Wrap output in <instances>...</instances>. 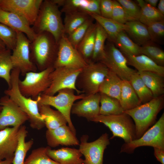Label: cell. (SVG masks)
<instances>
[{"instance_id":"1","label":"cell","mask_w":164,"mask_h":164,"mask_svg":"<svg viewBox=\"0 0 164 164\" xmlns=\"http://www.w3.org/2000/svg\"><path fill=\"white\" fill-rule=\"evenodd\" d=\"M20 74L19 69L13 68L11 73L10 86L4 93L27 115L30 127L40 130L44 127L45 124L39 111L38 99L26 97L21 93L18 84Z\"/></svg>"},{"instance_id":"2","label":"cell","mask_w":164,"mask_h":164,"mask_svg":"<svg viewBox=\"0 0 164 164\" xmlns=\"http://www.w3.org/2000/svg\"><path fill=\"white\" fill-rule=\"evenodd\" d=\"M31 61L39 71L53 67L58 50V43L50 33L43 32L36 34L30 44Z\"/></svg>"},{"instance_id":"3","label":"cell","mask_w":164,"mask_h":164,"mask_svg":"<svg viewBox=\"0 0 164 164\" xmlns=\"http://www.w3.org/2000/svg\"><path fill=\"white\" fill-rule=\"evenodd\" d=\"M61 12L52 0L43 1L32 27L37 34L46 32L51 33L57 43L65 34Z\"/></svg>"},{"instance_id":"4","label":"cell","mask_w":164,"mask_h":164,"mask_svg":"<svg viewBox=\"0 0 164 164\" xmlns=\"http://www.w3.org/2000/svg\"><path fill=\"white\" fill-rule=\"evenodd\" d=\"M164 105V97L162 95L154 97L147 103L124 111L134 121L136 139L140 138L154 124Z\"/></svg>"},{"instance_id":"5","label":"cell","mask_w":164,"mask_h":164,"mask_svg":"<svg viewBox=\"0 0 164 164\" xmlns=\"http://www.w3.org/2000/svg\"><path fill=\"white\" fill-rule=\"evenodd\" d=\"M109 71L103 63L91 61L82 68L77 79L76 87L86 95L98 93Z\"/></svg>"},{"instance_id":"6","label":"cell","mask_w":164,"mask_h":164,"mask_svg":"<svg viewBox=\"0 0 164 164\" xmlns=\"http://www.w3.org/2000/svg\"><path fill=\"white\" fill-rule=\"evenodd\" d=\"M73 90L64 89L58 92L56 96H50L42 93L37 98L38 105H47L53 106L61 112L64 116L68 126L75 135L76 130L71 120L70 114L74 102L85 97L84 94L75 95Z\"/></svg>"},{"instance_id":"7","label":"cell","mask_w":164,"mask_h":164,"mask_svg":"<svg viewBox=\"0 0 164 164\" xmlns=\"http://www.w3.org/2000/svg\"><path fill=\"white\" fill-rule=\"evenodd\" d=\"M91 121L102 123L108 127L113 134L111 139L119 137L125 143H128L136 139L135 124L130 116L125 112L116 115L99 114Z\"/></svg>"},{"instance_id":"8","label":"cell","mask_w":164,"mask_h":164,"mask_svg":"<svg viewBox=\"0 0 164 164\" xmlns=\"http://www.w3.org/2000/svg\"><path fill=\"white\" fill-rule=\"evenodd\" d=\"M151 146L164 149V113L153 126L139 138L129 143H124L120 152L131 154L138 147Z\"/></svg>"},{"instance_id":"9","label":"cell","mask_w":164,"mask_h":164,"mask_svg":"<svg viewBox=\"0 0 164 164\" xmlns=\"http://www.w3.org/2000/svg\"><path fill=\"white\" fill-rule=\"evenodd\" d=\"M54 69L53 67H51L39 72L27 73L24 80L19 79V81L21 93L26 97L36 100L50 86V75Z\"/></svg>"},{"instance_id":"10","label":"cell","mask_w":164,"mask_h":164,"mask_svg":"<svg viewBox=\"0 0 164 164\" xmlns=\"http://www.w3.org/2000/svg\"><path fill=\"white\" fill-rule=\"evenodd\" d=\"M82 69L67 67L54 68L50 75V86L42 93L53 96L60 90L67 88L73 90L77 94L83 93L76 85L77 79Z\"/></svg>"},{"instance_id":"11","label":"cell","mask_w":164,"mask_h":164,"mask_svg":"<svg viewBox=\"0 0 164 164\" xmlns=\"http://www.w3.org/2000/svg\"><path fill=\"white\" fill-rule=\"evenodd\" d=\"M100 62L122 80L129 81L132 75L137 71L128 66L125 56L114 43L109 41L105 46L104 54Z\"/></svg>"},{"instance_id":"12","label":"cell","mask_w":164,"mask_h":164,"mask_svg":"<svg viewBox=\"0 0 164 164\" xmlns=\"http://www.w3.org/2000/svg\"><path fill=\"white\" fill-rule=\"evenodd\" d=\"M17 33L16 45L12 50L11 56L13 68L19 69L22 76L29 72H36L37 69L30 59L31 41L24 33L19 32Z\"/></svg>"},{"instance_id":"13","label":"cell","mask_w":164,"mask_h":164,"mask_svg":"<svg viewBox=\"0 0 164 164\" xmlns=\"http://www.w3.org/2000/svg\"><path fill=\"white\" fill-rule=\"evenodd\" d=\"M58 50L54 68L67 67L82 69L87 64L77 49L69 41L65 34L61 37L58 43Z\"/></svg>"},{"instance_id":"14","label":"cell","mask_w":164,"mask_h":164,"mask_svg":"<svg viewBox=\"0 0 164 164\" xmlns=\"http://www.w3.org/2000/svg\"><path fill=\"white\" fill-rule=\"evenodd\" d=\"M88 135L80 138L79 150L85 157L84 164H103V155L105 149L110 144L107 133L103 134L97 139L88 142Z\"/></svg>"},{"instance_id":"15","label":"cell","mask_w":164,"mask_h":164,"mask_svg":"<svg viewBox=\"0 0 164 164\" xmlns=\"http://www.w3.org/2000/svg\"><path fill=\"white\" fill-rule=\"evenodd\" d=\"M2 107L0 113V130L9 126L20 127L29 120L27 115L7 96L0 99Z\"/></svg>"},{"instance_id":"16","label":"cell","mask_w":164,"mask_h":164,"mask_svg":"<svg viewBox=\"0 0 164 164\" xmlns=\"http://www.w3.org/2000/svg\"><path fill=\"white\" fill-rule=\"evenodd\" d=\"M42 0H1L0 8L16 13L33 25L37 17Z\"/></svg>"},{"instance_id":"17","label":"cell","mask_w":164,"mask_h":164,"mask_svg":"<svg viewBox=\"0 0 164 164\" xmlns=\"http://www.w3.org/2000/svg\"><path fill=\"white\" fill-rule=\"evenodd\" d=\"M100 92L87 95L80 101L74 103L71 113L78 116L91 120L100 114Z\"/></svg>"},{"instance_id":"18","label":"cell","mask_w":164,"mask_h":164,"mask_svg":"<svg viewBox=\"0 0 164 164\" xmlns=\"http://www.w3.org/2000/svg\"><path fill=\"white\" fill-rule=\"evenodd\" d=\"M46 137L47 144L50 147H55L60 145L76 146L80 144L76 135L67 125L54 129H47Z\"/></svg>"},{"instance_id":"19","label":"cell","mask_w":164,"mask_h":164,"mask_svg":"<svg viewBox=\"0 0 164 164\" xmlns=\"http://www.w3.org/2000/svg\"><path fill=\"white\" fill-rule=\"evenodd\" d=\"M0 23L5 25L16 32L24 33L31 42L36 36V34L25 18L14 12L5 11L0 8Z\"/></svg>"},{"instance_id":"20","label":"cell","mask_w":164,"mask_h":164,"mask_svg":"<svg viewBox=\"0 0 164 164\" xmlns=\"http://www.w3.org/2000/svg\"><path fill=\"white\" fill-rule=\"evenodd\" d=\"M101 0H53L59 7H62L61 12L65 13L80 11L88 14L101 15Z\"/></svg>"},{"instance_id":"21","label":"cell","mask_w":164,"mask_h":164,"mask_svg":"<svg viewBox=\"0 0 164 164\" xmlns=\"http://www.w3.org/2000/svg\"><path fill=\"white\" fill-rule=\"evenodd\" d=\"M20 127H8L0 130V161L14 157Z\"/></svg>"},{"instance_id":"22","label":"cell","mask_w":164,"mask_h":164,"mask_svg":"<svg viewBox=\"0 0 164 164\" xmlns=\"http://www.w3.org/2000/svg\"><path fill=\"white\" fill-rule=\"evenodd\" d=\"M48 156L59 164H84L82 155L79 149L63 147L57 150L47 146Z\"/></svg>"},{"instance_id":"23","label":"cell","mask_w":164,"mask_h":164,"mask_svg":"<svg viewBox=\"0 0 164 164\" xmlns=\"http://www.w3.org/2000/svg\"><path fill=\"white\" fill-rule=\"evenodd\" d=\"M121 52L126 58L128 65L134 67L138 72H152L164 77V67L158 65L147 56L143 54L135 56Z\"/></svg>"},{"instance_id":"24","label":"cell","mask_w":164,"mask_h":164,"mask_svg":"<svg viewBox=\"0 0 164 164\" xmlns=\"http://www.w3.org/2000/svg\"><path fill=\"white\" fill-rule=\"evenodd\" d=\"M38 105L39 113L47 129H54L67 123L64 116L59 111L53 109L48 105Z\"/></svg>"},{"instance_id":"25","label":"cell","mask_w":164,"mask_h":164,"mask_svg":"<svg viewBox=\"0 0 164 164\" xmlns=\"http://www.w3.org/2000/svg\"><path fill=\"white\" fill-rule=\"evenodd\" d=\"M88 14L102 27L108 35L109 41L113 43L119 32L127 29L128 27L126 25L119 23L111 19L95 14Z\"/></svg>"},{"instance_id":"26","label":"cell","mask_w":164,"mask_h":164,"mask_svg":"<svg viewBox=\"0 0 164 164\" xmlns=\"http://www.w3.org/2000/svg\"><path fill=\"white\" fill-rule=\"evenodd\" d=\"M138 72L145 85L152 92L154 97L164 95V76L152 72Z\"/></svg>"},{"instance_id":"27","label":"cell","mask_w":164,"mask_h":164,"mask_svg":"<svg viewBox=\"0 0 164 164\" xmlns=\"http://www.w3.org/2000/svg\"><path fill=\"white\" fill-rule=\"evenodd\" d=\"M97 23H93L89 28L77 48L83 58L87 63L91 61L95 38Z\"/></svg>"},{"instance_id":"28","label":"cell","mask_w":164,"mask_h":164,"mask_svg":"<svg viewBox=\"0 0 164 164\" xmlns=\"http://www.w3.org/2000/svg\"><path fill=\"white\" fill-rule=\"evenodd\" d=\"M124 111L133 109L142 104L129 81L122 80L119 100Z\"/></svg>"},{"instance_id":"29","label":"cell","mask_w":164,"mask_h":164,"mask_svg":"<svg viewBox=\"0 0 164 164\" xmlns=\"http://www.w3.org/2000/svg\"><path fill=\"white\" fill-rule=\"evenodd\" d=\"M27 133L26 126L22 125L20 127L18 133V144L15 152L12 164H24L26 154L34 143L32 139L26 141Z\"/></svg>"},{"instance_id":"30","label":"cell","mask_w":164,"mask_h":164,"mask_svg":"<svg viewBox=\"0 0 164 164\" xmlns=\"http://www.w3.org/2000/svg\"><path fill=\"white\" fill-rule=\"evenodd\" d=\"M122 80L116 74L109 70L100 87L99 92L119 100Z\"/></svg>"},{"instance_id":"31","label":"cell","mask_w":164,"mask_h":164,"mask_svg":"<svg viewBox=\"0 0 164 164\" xmlns=\"http://www.w3.org/2000/svg\"><path fill=\"white\" fill-rule=\"evenodd\" d=\"M125 24L128 27L125 32L139 46L151 41L147 26L139 21H129Z\"/></svg>"},{"instance_id":"32","label":"cell","mask_w":164,"mask_h":164,"mask_svg":"<svg viewBox=\"0 0 164 164\" xmlns=\"http://www.w3.org/2000/svg\"><path fill=\"white\" fill-rule=\"evenodd\" d=\"M100 93V114L105 116L112 115L120 114L124 113V111L118 100L105 94Z\"/></svg>"},{"instance_id":"33","label":"cell","mask_w":164,"mask_h":164,"mask_svg":"<svg viewBox=\"0 0 164 164\" xmlns=\"http://www.w3.org/2000/svg\"><path fill=\"white\" fill-rule=\"evenodd\" d=\"M65 14L63 22L64 32L67 36L91 17L87 13L80 11Z\"/></svg>"},{"instance_id":"34","label":"cell","mask_w":164,"mask_h":164,"mask_svg":"<svg viewBox=\"0 0 164 164\" xmlns=\"http://www.w3.org/2000/svg\"><path fill=\"white\" fill-rule=\"evenodd\" d=\"M141 9L139 21L147 26L155 22L164 20V16L157 8L147 4L145 1L139 0L137 2Z\"/></svg>"},{"instance_id":"35","label":"cell","mask_w":164,"mask_h":164,"mask_svg":"<svg viewBox=\"0 0 164 164\" xmlns=\"http://www.w3.org/2000/svg\"><path fill=\"white\" fill-rule=\"evenodd\" d=\"M129 81L142 104L149 101L154 98L152 92L143 81L137 71L132 75Z\"/></svg>"},{"instance_id":"36","label":"cell","mask_w":164,"mask_h":164,"mask_svg":"<svg viewBox=\"0 0 164 164\" xmlns=\"http://www.w3.org/2000/svg\"><path fill=\"white\" fill-rule=\"evenodd\" d=\"M96 23V33L91 59V61L93 62H100L103 58L104 53L105 42L108 38L105 31L100 25Z\"/></svg>"},{"instance_id":"37","label":"cell","mask_w":164,"mask_h":164,"mask_svg":"<svg viewBox=\"0 0 164 164\" xmlns=\"http://www.w3.org/2000/svg\"><path fill=\"white\" fill-rule=\"evenodd\" d=\"M121 52L135 56L140 55V46L134 42L125 31L119 33L113 43Z\"/></svg>"},{"instance_id":"38","label":"cell","mask_w":164,"mask_h":164,"mask_svg":"<svg viewBox=\"0 0 164 164\" xmlns=\"http://www.w3.org/2000/svg\"><path fill=\"white\" fill-rule=\"evenodd\" d=\"M140 54L147 56L158 65L164 67V52L154 42L150 41L140 46Z\"/></svg>"},{"instance_id":"39","label":"cell","mask_w":164,"mask_h":164,"mask_svg":"<svg viewBox=\"0 0 164 164\" xmlns=\"http://www.w3.org/2000/svg\"><path fill=\"white\" fill-rule=\"evenodd\" d=\"M11 51L6 48L0 49V77L5 80L9 87L10 85L11 73L13 68Z\"/></svg>"},{"instance_id":"40","label":"cell","mask_w":164,"mask_h":164,"mask_svg":"<svg viewBox=\"0 0 164 164\" xmlns=\"http://www.w3.org/2000/svg\"><path fill=\"white\" fill-rule=\"evenodd\" d=\"M46 149V147H41L32 150L24 164H59L48 156Z\"/></svg>"},{"instance_id":"41","label":"cell","mask_w":164,"mask_h":164,"mask_svg":"<svg viewBox=\"0 0 164 164\" xmlns=\"http://www.w3.org/2000/svg\"><path fill=\"white\" fill-rule=\"evenodd\" d=\"M0 39L6 48L12 50L15 47L17 40V33L5 25L0 23Z\"/></svg>"},{"instance_id":"42","label":"cell","mask_w":164,"mask_h":164,"mask_svg":"<svg viewBox=\"0 0 164 164\" xmlns=\"http://www.w3.org/2000/svg\"><path fill=\"white\" fill-rule=\"evenodd\" d=\"M94 19L91 17L83 24L67 36V38L73 46L77 49L90 26L93 23Z\"/></svg>"},{"instance_id":"43","label":"cell","mask_w":164,"mask_h":164,"mask_svg":"<svg viewBox=\"0 0 164 164\" xmlns=\"http://www.w3.org/2000/svg\"><path fill=\"white\" fill-rule=\"evenodd\" d=\"M117 1L123 7L131 21H139L141 9L137 4L130 0Z\"/></svg>"},{"instance_id":"44","label":"cell","mask_w":164,"mask_h":164,"mask_svg":"<svg viewBox=\"0 0 164 164\" xmlns=\"http://www.w3.org/2000/svg\"><path fill=\"white\" fill-rule=\"evenodd\" d=\"M147 26L151 41L160 43L164 36V20L154 22Z\"/></svg>"},{"instance_id":"45","label":"cell","mask_w":164,"mask_h":164,"mask_svg":"<svg viewBox=\"0 0 164 164\" xmlns=\"http://www.w3.org/2000/svg\"><path fill=\"white\" fill-rule=\"evenodd\" d=\"M111 19L123 24L131 21L123 8L117 0H113Z\"/></svg>"},{"instance_id":"46","label":"cell","mask_w":164,"mask_h":164,"mask_svg":"<svg viewBox=\"0 0 164 164\" xmlns=\"http://www.w3.org/2000/svg\"><path fill=\"white\" fill-rule=\"evenodd\" d=\"M113 8V0H101L100 9L101 16L108 19H111Z\"/></svg>"},{"instance_id":"47","label":"cell","mask_w":164,"mask_h":164,"mask_svg":"<svg viewBox=\"0 0 164 164\" xmlns=\"http://www.w3.org/2000/svg\"><path fill=\"white\" fill-rule=\"evenodd\" d=\"M154 155L157 160L162 164H164V149L154 148Z\"/></svg>"},{"instance_id":"48","label":"cell","mask_w":164,"mask_h":164,"mask_svg":"<svg viewBox=\"0 0 164 164\" xmlns=\"http://www.w3.org/2000/svg\"><path fill=\"white\" fill-rule=\"evenodd\" d=\"M157 9L161 14L164 15V0H159Z\"/></svg>"},{"instance_id":"49","label":"cell","mask_w":164,"mask_h":164,"mask_svg":"<svg viewBox=\"0 0 164 164\" xmlns=\"http://www.w3.org/2000/svg\"><path fill=\"white\" fill-rule=\"evenodd\" d=\"M145 1L147 4L152 7L155 8L159 2L158 0H145Z\"/></svg>"},{"instance_id":"50","label":"cell","mask_w":164,"mask_h":164,"mask_svg":"<svg viewBox=\"0 0 164 164\" xmlns=\"http://www.w3.org/2000/svg\"><path fill=\"white\" fill-rule=\"evenodd\" d=\"M13 158L5 159L0 161V164H12Z\"/></svg>"},{"instance_id":"51","label":"cell","mask_w":164,"mask_h":164,"mask_svg":"<svg viewBox=\"0 0 164 164\" xmlns=\"http://www.w3.org/2000/svg\"><path fill=\"white\" fill-rule=\"evenodd\" d=\"M5 46L3 42L0 39V49L5 48Z\"/></svg>"},{"instance_id":"52","label":"cell","mask_w":164,"mask_h":164,"mask_svg":"<svg viewBox=\"0 0 164 164\" xmlns=\"http://www.w3.org/2000/svg\"><path fill=\"white\" fill-rule=\"evenodd\" d=\"M2 106L0 105V113H1L2 110Z\"/></svg>"},{"instance_id":"53","label":"cell","mask_w":164,"mask_h":164,"mask_svg":"<svg viewBox=\"0 0 164 164\" xmlns=\"http://www.w3.org/2000/svg\"><path fill=\"white\" fill-rule=\"evenodd\" d=\"M1 0H0V1Z\"/></svg>"}]
</instances>
